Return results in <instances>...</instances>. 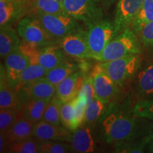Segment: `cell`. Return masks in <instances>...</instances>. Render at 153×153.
Here are the masks:
<instances>
[{
    "instance_id": "6da1fadb",
    "label": "cell",
    "mask_w": 153,
    "mask_h": 153,
    "mask_svg": "<svg viewBox=\"0 0 153 153\" xmlns=\"http://www.w3.org/2000/svg\"><path fill=\"white\" fill-rule=\"evenodd\" d=\"M137 117L123 106L111 103L99 121L100 132L108 143L135 138L137 136Z\"/></svg>"
},
{
    "instance_id": "7a4b0ae2",
    "label": "cell",
    "mask_w": 153,
    "mask_h": 153,
    "mask_svg": "<svg viewBox=\"0 0 153 153\" xmlns=\"http://www.w3.org/2000/svg\"><path fill=\"white\" fill-rule=\"evenodd\" d=\"M142 53L143 48L139 36L128 27L115 36L94 60L99 62H107L128 55H141Z\"/></svg>"
},
{
    "instance_id": "3957f363",
    "label": "cell",
    "mask_w": 153,
    "mask_h": 153,
    "mask_svg": "<svg viewBox=\"0 0 153 153\" xmlns=\"http://www.w3.org/2000/svg\"><path fill=\"white\" fill-rule=\"evenodd\" d=\"M142 63L141 55L136 54L107 62H100L97 65L108 74L118 87L123 88L133 81Z\"/></svg>"
},
{
    "instance_id": "277c9868",
    "label": "cell",
    "mask_w": 153,
    "mask_h": 153,
    "mask_svg": "<svg viewBox=\"0 0 153 153\" xmlns=\"http://www.w3.org/2000/svg\"><path fill=\"white\" fill-rule=\"evenodd\" d=\"M39 19L48 33L55 41H59L66 36L80 28L77 20L68 14H51L33 12Z\"/></svg>"
},
{
    "instance_id": "5b68a950",
    "label": "cell",
    "mask_w": 153,
    "mask_h": 153,
    "mask_svg": "<svg viewBox=\"0 0 153 153\" xmlns=\"http://www.w3.org/2000/svg\"><path fill=\"white\" fill-rule=\"evenodd\" d=\"M65 13L89 26L103 19V7L99 0H63Z\"/></svg>"
},
{
    "instance_id": "8992f818",
    "label": "cell",
    "mask_w": 153,
    "mask_h": 153,
    "mask_svg": "<svg viewBox=\"0 0 153 153\" xmlns=\"http://www.w3.org/2000/svg\"><path fill=\"white\" fill-rule=\"evenodd\" d=\"M87 27V38L91 58L94 60L115 37L114 23L102 19Z\"/></svg>"
},
{
    "instance_id": "52a82bcc",
    "label": "cell",
    "mask_w": 153,
    "mask_h": 153,
    "mask_svg": "<svg viewBox=\"0 0 153 153\" xmlns=\"http://www.w3.org/2000/svg\"><path fill=\"white\" fill-rule=\"evenodd\" d=\"M16 29L23 41L41 46L53 45L55 41L48 33L39 19L33 14L21 19L17 23Z\"/></svg>"
},
{
    "instance_id": "ba28073f",
    "label": "cell",
    "mask_w": 153,
    "mask_h": 153,
    "mask_svg": "<svg viewBox=\"0 0 153 153\" xmlns=\"http://www.w3.org/2000/svg\"><path fill=\"white\" fill-rule=\"evenodd\" d=\"M60 48L67 55L79 59L91 58L87 30L79 28L58 41Z\"/></svg>"
},
{
    "instance_id": "9c48e42d",
    "label": "cell",
    "mask_w": 153,
    "mask_h": 153,
    "mask_svg": "<svg viewBox=\"0 0 153 153\" xmlns=\"http://www.w3.org/2000/svg\"><path fill=\"white\" fill-rule=\"evenodd\" d=\"M91 77L94 87L96 98L111 104L119 94L120 88L97 65L94 69Z\"/></svg>"
},
{
    "instance_id": "30bf717a",
    "label": "cell",
    "mask_w": 153,
    "mask_h": 153,
    "mask_svg": "<svg viewBox=\"0 0 153 153\" xmlns=\"http://www.w3.org/2000/svg\"><path fill=\"white\" fill-rule=\"evenodd\" d=\"M145 0H118L115 12V36L130 27Z\"/></svg>"
},
{
    "instance_id": "8fae6325",
    "label": "cell",
    "mask_w": 153,
    "mask_h": 153,
    "mask_svg": "<svg viewBox=\"0 0 153 153\" xmlns=\"http://www.w3.org/2000/svg\"><path fill=\"white\" fill-rule=\"evenodd\" d=\"M17 94L22 104L31 99L51 100L56 95V86L43 77L23 87Z\"/></svg>"
},
{
    "instance_id": "7c38bea8",
    "label": "cell",
    "mask_w": 153,
    "mask_h": 153,
    "mask_svg": "<svg viewBox=\"0 0 153 153\" xmlns=\"http://www.w3.org/2000/svg\"><path fill=\"white\" fill-rule=\"evenodd\" d=\"M133 82L134 93L139 100L153 99V60L142 63Z\"/></svg>"
},
{
    "instance_id": "4fadbf2b",
    "label": "cell",
    "mask_w": 153,
    "mask_h": 153,
    "mask_svg": "<svg viewBox=\"0 0 153 153\" xmlns=\"http://www.w3.org/2000/svg\"><path fill=\"white\" fill-rule=\"evenodd\" d=\"M93 126L83 123L72 131L71 144L74 152L90 153L97 150V140Z\"/></svg>"
},
{
    "instance_id": "5bb4252c",
    "label": "cell",
    "mask_w": 153,
    "mask_h": 153,
    "mask_svg": "<svg viewBox=\"0 0 153 153\" xmlns=\"http://www.w3.org/2000/svg\"><path fill=\"white\" fill-rule=\"evenodd\" d=\"M72 134V131L63 126H56L43 120L34 125L33 137L41 140H58L70 143Z\"/></svg>"
},
{
    "instance_id": "9a60e30c",
    "label": "cell",
    "mask_w": 153,
    "mask_h": 153,
    "mask_svg": "<svg viewBox=\"0 0 153 153\" xmlns=\"http://www.w3.org/2000/svg\"><path fill=\"white\" fill-rule=\"evenodd\" d=\"M85 79L83 72L77 70L57 86L56 96L62 103L74 99L81 91Z\"/></svg>"
},
{
    "instance_id": "2e32d148",
    "label": "cell",
    "mask_w": 153,
    "mask_h": 153,
    "mask_svg": "<svg viewBox=\"0 0 153 153\" xmlns=\"http://www.w3.org/2000/svg\"><path fill=\"white\" fill-rule=\"evenodd\" d=\"M4 60L7 78L15 89L21 74L29 65V61L19 49L10 53Z\"/></svg>"
},
{
    "instance_id": "e0dca14e",
    "label": "cell",
    "mask_w": 153,
    "mask_h": 153,
    "mask_svg": "<svg viewBox=\"0 0 153 153\" xmlns=\"http://www.w3.org/2000/svg\"><path fill=\"white\" fill-rule=\"evenodd\" d=\"M0 77V109H22L23 104L14 88L9 83L4 65H1Z\"/></svg>"
},
{
    "instance_id": "ac0fdd59",
    "label": "cell",
    "mask_w": 153,
    "mask_h": 153,
    "mask_svg": "<svg viewBox=\"0 0 153 153\" xmlns=\"http://www.w3.org/2000/svg\"><path fill=\"white\" fill-rule=\"evenodd\" d=\"M26 0H0V26H12L26 9Z\"/></svg>"
},
{
    "instance_id": "d6986e66",
    "label": "cell",
    "mask_w": 153,
    "mask_h": 153,
    "mask_svg": "<svg viewBox=\"0 0 153 153\" xmlns=\"http://www.w3.org/2000/svg\"><path fill=\"white\" fill-rule=\"evenodd\" d=\"M22 39L19 36L16 29L12 26L1 27L0 31V55L4 59L7 55L19 49Z\"/></svg>"
},
{
    "instance_id": "ffe728a7",
    "label": "cell",
    "mask_w": 153,
    "mask_h": 153,
    "mask_svg": "<svg viewBox=\"0 0 153 153\" xmlns=\"http://www.w3.org/2000/svg\"><path fill=\"white\" fill-rule=\"evenodd\" d=\"M35 123H32L22 114L16 122L4 133L11 144L33 137V128Z\"/></svg>"
},
{
    "instance_id": "44dd1931",
    "label": "cell",
    "mask_w": 153,
    "mask_h": 153,
    "mask_svg": "<svg viewBox=\"0 0 153 153\" xmlns=\"http://www.w3.org/2000/svg\"><path fill=\"white\" fill-rule=\"evenodd\" d=\"M65 53L61 48H60V47L55 46L53 44L42 46L38 59V65L49 71L66 60Z\"/></svg>"
},
{
    "instance_id": "7402d4cb",
    "label": "cell",
    "mask_w": 153,
    "mask_h": 153,
    "mask_svg": "<svg viewBox=\"0 0 153 153\" xmlns=\"http://www.w3.org/2000/svg\"><path fill=\"white\" fill-rule=\"evenodd\" d=\"M51 100L31 99L23 104L21 114L33 123H37L43 119L44 112Z\"/></svg>"
},
{
    "instance_id": "603a6c76",
    "label": "cell",
    "mask_w": 153,
    "mask_h": 153,
    "mask_svg": "<svg viewBox=\"0 0 153 153\" xmlns=\"http://www.w3.org/2000/svg\"><path fill=\"white\" fill-rule=\"evenodd\" d=\"M79 67L76 63L66 60L59 65L48 71L45 79L57 87L68 76L79 70Z\"/></svg>"
},
{
    "instance_id": "cb8c5ba5",
    "label": "cell",
    "mask_w": 153,
    "mask_h": 153,
    "mask_svg": "<svg viewBox=\"0 0 153 153\" xmlns=\"http://www.w3.org/2000/svg\"><path fill=\"white\" fill-rule=\"evenodd\" d=\"M152 22H153V0H145L133 19L130 28L138 36L144 26Z\"/></svg>"
},
{
    "instance_id": "d4e9b609",
    "label": "cell",
    "mask_w": 153,
    "mask_h": 153,
    "mask_svg": "<svg viewBox=\"0 0 153 153\" xmlns=\"http://www.w3.org/2000/svg\"><path fill=\"white\" fill-rule=\"evenodd\" d=\"M47 72L48 70L40 65H28L21 74L18 83L15 87V90L17 92L24 86L45 77Z\"/></svg>"
},
{
    "instance_id": "484cf974",
    "label": "cell",
    "mask_w": 153,
    "mask_h": 153,
    "mask_svg": "<svg viewBox=\"0 0 153 153\" xmlns=\"http://www.w3.org/2000/svg\"><path fill=\"white\" fill-rule=\"evenodd\" d=\"M109 104L97 98L93 99L87 104L84 123L94 126L97 123H99Z\"/></svg>"
},
{
    "instance_id": "4316f807",
    "label": "cell",
    "mask_w": 153,
    "mask_h": 153,
    "mask_svg": "<svg viewBox=\"0 0 153 153\" xmlns=\"http://www.w3.org/2000/svg\"><path fill=\"white\" fill-rule=\"evenodd\" d=\"M150 135V134H149ZM149 135L139 139L133 138L115 143L114 152L120 153L144 152L149 140Z\"/></svg>"
},
{
    "instance_id": "83f0119b",
    "label": "cell",
    "mask_w": 153,
    "mask_h": 153,
    "mask_svg": "<svg viewBox=\"0 0 153 153\" xmlns=\"http://www.w3.org/2000/svg\"><path fill=\"white\" fill-rule=\"evenodd\" d=\"M63 0H31L33 12L51 14H67L63 7Z\"/></svg>"
},
{
    "instance_id": "f1b7e54d",
    "label": "cell",
    "mask_w": 153,
    "mask_h": 153,
    "mask_svg": "<svg viewBox=\"0 0 153 153\" xmlns=\"http://www.w3.org/2000/svg\"><path fill=\"white\" fill-rule=\"evenodd\" d=\"M60 120L62 125L71 131L79 128L76 123L74 99L62 103L60 110Z\"/></svg>"
},
{
    "instance_id": "f546056e",
    "label": "cell",
    "mask_w": 153,
    "mask_h": 153,
    "mask_svg": "<svg viewBox=\"0 0 153 153\" xmlns=\"http://www.w3.org/2000/svg\"><path fill=\"white\" fill-rule=\"evenodd\" d=\"M62 102L56 95L51 99L44 112L43 120L56 126H61L60 110Z\"/></svg>"
},
{
    "instance_id": "4dcf8cb0",
    "label": "cell",
    "mask_w": 153,
    "mask_h": 153,
    "mask_svg": "<svg viewBox=\"0 0 153 153\" xmlns=\"http://www.w3.org/2000/svg\"><path fill=\"white\" fill-rule=\"evenodd\" d=\"M39 152L41 153H68L74 152L70 143L65 141L41 140Z\"/></svg>"
},
{
    "instance_id": "1f68e13d",
    "label": "cell",
    "mask_w": 153,
    "mask_h": 153,
    "mask_svg": "<svg viewBox=\"0 0 153 153\" xmlns=\"http://www.w3.org/2000/svg\"><path fill=\"white\" fill-rule=\"evenodd\" d=\"M41 140L33 137L12 143L9 152L11 153H36L39 152Z\"/></svg>"
},
{
    "instance_id": "d6a6232c",
    "label": "cell",
    "mask_w": 153,
    "mask_h": 153,
    "mask_svg": "<svg viewBox=\"0 0 153 153\" xmlns=\"http://www.w3.org/2000/svg\"><path fill=\"white\" fill-rule=\"evenodd\" d=\"M133 114L139 118H145L153 121V99H140L135 104Z\"/></svg>"
},
{
    "instance_id": "836d02e7",
    "label": "cell",
    "mask_w": 153,
    "mask_h": 153,
    "mask_svg": "<svg viewBox=\"0 0 153 153\" xmlns=\"http://www.w3.org/2000/svg\"><path fill=\"white\" fill-rule=\"evenodd\" d=\"M20 116V109H15V108L0 109V131L1 133H7Z\"/></svg>"
},
{
    "instance_id": "e575fe53",
    "label": "cell",
    "mask_w": 153,
    "mask_h": 153,
    "mask_svg": "<svg viewBox=\"0 0 153 153\" xmlns=\"http://www.w3.org/2000/svg\"><path fill=\"white\" fill-rule=\"evenodd\" d=\"M41 47V45L24 41L22 40L20 46H19V50L25 56L27 57L29 61V65H34L38 64V59H39Z\"/></svg>"
},
{
    "instance_id": "d590c367",
    "label": "cell",
    "mask_w": 153,
    "mask_h": 153,
    "mask_svg": "<svg viewBox=\"0 0 153 153\" xmlns=\"http://www.w3.org/2000/svg\"><path fill=\"white\" fill-rule=\"evenodd\" d=\"M138 36L142 48L153 54V22L144 26Z\"/></svg>"
},
{
    "instance_id": "8d00e7d4",
    "label": "cell",
    "mask_w": 153,
    "mask_h": 153,
    "mask_svg": "<svg viewBox=\"0 0 153 153\" xmlns=\"http://www.w3.org/2000/svg\"><path fill=\"white\" fill-rule=\"evenodd\" d=\"M87 104V99L81 93H79L74 98V106H75L76 123H77V125L79 127L85 123Z\"/></svg>"
},
{
    "instance_id": "74e56055",
    "label": "cell",
    "mask_w": 153,
    "mask_h": 153,
    "mask_svg": "<svg viewBox=\"0 0 153 153\" xmlns=\"http://www.w3.org/2000/svg\"><path fill=\"white\" fill-rule=\"evenodd\" d=\"M80 93L86 97L87 101V104H89L93 99L96 98L95 89L94 87L92 79H91V76L86 77Z\"/></svg>"
},
{
    "instance_id": "f35d334b",
    "label": "cell",
    "mask_w": 153,
    "mask_h": 153,
    "mask_svg": "<svg viewBox=\"0 0 153 153\" xmlns=\"http://www.w3.org/2000/svg\"><path fill=\"white\" fill-rule=\"evenodd\" d=\"M11 145V144L9 141L6 134L1 133V135H0V152H9Z\"/></svg>"
},
{
    "instance_id": "ab89813d",
    "label": "cell",
    "mask_w": 153,
    "mask_h": 153,
    "mask_svg": "<svg viewBox=\"0 0 153 153\" xmlns=\"http://www.w3.org/2000/svg\"><path fill=\"white\" fill-rule=\"evenodd\" d=\"M104 9H108L111 6L114 4L115 2L118 1V0H99Z\"/></svg>"
},
{
    "instance_id": "60d3db41",
    "label": "cell",
    "mask_w": 153,
    "mask_h": 153,
    "mask_svg": "<svg viewBox=\"0 0 153 153\" xmlns=\"http://www.w3.org/2000/svg\"><path fill=\"white\" fill-rule=\"evenodd\" d=\"M146 150L149 152H153V133L149 135V140L146 146Z\"/></svg>"
}]
</instances>
